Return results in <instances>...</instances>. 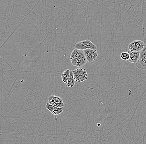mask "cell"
Instances as JSON below:
<instances>
[{"instance_id": "obj_1", "label": "cell", "mask_w": 146, "mask_h": 144, "mask_svg": "<svg viewBox=\"0 0 146 144\" xmlns=\"http://www.w3.org/2000/svg\"><path fill=\"white\" fill-rule=\"evenodd\" d=\"M75 81L78 82H84L88 79V75L86 69L78 68L72 71Z\"/></svg>"}, {"instance_id": "obj_5", "label": "cell", "mask_w": 146, "mask_h": 144, "mask_svg": "<svg viewBox=\"0 0 146 144\" xmlns=\"http://www.w3.org/2000/svg\"><path fill=\"white\" fill-rule=\"evenodd\" d=\"M145 44L140 40H135L129 44L128 49L130 51L140 52L144 48Z\"/></svg>"}, {"instance_id": "obj_11", "label": "cell", "mask_w": 146, "mask_h": 144, "mask_svg": "<svg viewBox=\"0 0 146 144\" xmlns=\"http://www.w3.org/2000/svg\"><path fill=\"white\" fill-rule=\"evenodd\" d=\"M70 72L71 70L68 69L63 71L62 73V75H61V79H62V81L64 83H66V84L67 83L70 75Z\"/></svg>"}, {"instance_id": "obj_8", "label": "cell", "mask_w": 146, "mask_h": 144, "mask_svg": "<svg viewBox=\"0 0 146 144\" xmlns=\"http://www.w3.org/2000/svg\"><path fill=\"white\" fill-rule=\"evenodd\" d=\"M46 108L52 114L55 115H59L63 112L62 108L57 107L53 105H51L49 103H46Z\"/></svg>"}, {"instance_id": "obj_2", "label": "cell", "mask_w": 146, "mask_h": 144, "mask_svg": "<svg viewBox=\"0 0 146 144\" xmlns=\"http://www.w3.org/2000/svg\"><path fill=\"white\" fill-rule=\"evenodd\" d=\"M74 48L75 49L82 50L89 49L97 50L96 46L92 42L88 40L78 42L75 44Z\"/></svg>"}, {"instance_id": "obj_7", "label": "cell", "mask_w": 146, "mask_h": 144, "mask_svg": "<svg viewBox=\"0 0 146 144\" xmlns=\"http://www.w3.org/2000/svg\"><path fill=\"white\" fill-rule=\"evenodd\" d=\"M71 64L73 66L79 67V68H82L87 62L85 57V54L77 58L71 60Z\"/></svg>"}, {"instance_id": "obj_9", "label": "cell", "mask_w": 146, "mask_h": 144, "mask_svg": "<svg viewBox=\"0 0 146 144\" xmlns=\"http://www.w3.org/2000/svg\"><path fill=\"white\" fill-rule=\"evenodd\" d=\"M128 52L129 54V61L131 63L136 64L139 60L140 52L132 51L129 50Z\"/></svg>"}, {"instance_id": "obj_4", "label": "cell", "mask_w": 146, "mask_h": 144, "mask_svg": "<svg viewBox=\"0 0 146 144\" xmlns=\"http://www.w3.org/2000/svg\"><path fill=\"white\" fill-rule=\"evenodd\" d=\"M48 101L50 104L57 107L62 108L64 106L63 100L58 96H50L48 98Z\"/></svg>"}, {"instance_id": "obj_3", "label": "cell", "mask_w": 146, "mask_h": 144, "mask_svg": "<svg viewBox=\"0 0 146 144\" xmlns=\"http://www.w3.org/2000/svg\"><path fill=\"white\" fill-rule=\"evenodd\" d=\"M135 64L138 68L146 70V43L144 48L140 51L138 62Z\"/></svg>"}, {"instance_id": "obj_10", "label": "cell", "mask_w": 146, "mask_h": 144, "mask_svg": "<svg viewBox=\"0 0 146 144\" xmlns=\"http://www.w3.org/2000/svg\"><path fill=\"white\" fill-rule=\"evenodd\" d=\"M75 80L73 76L72 71H71L70 75L69 78L67 83L66 84V86L67 87L72 88L74 86L75 84Z\"/></svg>"}, {"instance_id": "obj_12", "label": "cell", "mask_w": 146, "mask_h": 144, "mask_svg": "<svg viewBox=\"0 0 146 144\" xmlns=\"http://www.w3.org/2000/svg\"><path fill=\"white\" fill-rule=\"evenodd\" d=\"M120 58L122 60L126 61L129 60V54L128 52H122L120 55Z\"/></svg>"}, {"instance_id": "obj_6", "label": "cell", "mask_w": 146, "mask_h": 144, "mask_svg": "<svg viewBox=\"0 0 146 144\" xmlns=\"http://www.w3.org/2000/svg\"><path fill=\"white\" fill-rule=\"evenodd\" d=\"M85 57L87 62H94L98 56V52L97 50L89 49L85 50H83Z\"/></svg>"}]
</instances>
